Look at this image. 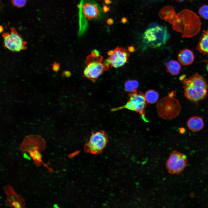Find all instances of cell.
Here are the masks:
<instances>
[{"label": "cell", "instance_id": "6da1fadb", "mask_svg": "<svg viewBox=\"0 0 208 208\" xmlns=\"http://www.w3.org/2000/svg\"><path fill=\"white\" fill-rule=\"evenodd\" d=\"M173 29L182 34V38H190L196 35L201 28L198 16L192 11L185 9L176 14L168 21Z\"/></svg>", "mask_w": 208, "mask_h": 208}, {"label": "cell", "instance_id": "7a4b0ae2", "mask_svg": "<svg viewBox=\"0 0 208 208\" xmlns=\"http://www.w3.org/2000/svg\"><path fill=\"white\" fill-rule=\"evenodd\" d=\"M185 96L194 103H197L207 96L208 85L202 76L196 73L192 76L181 80Z\"/></svg>", "mask_w": 208, "mask_h": 208}, {"label": "cell", "instance_id": "3957f363", "mask_svg": "<svg viewBox=\"0 0 208 208\" xmlns=\"http://www.w3.org/2000/svg\"><path fill=\"white\" fill-rule=\"evenodd\" d=\"M79 9V35L85 31L89 21L99 19L102 16V8L94 0H81L77 5Z\"/></svg>", "mask_w": 208, "mask_h": 208}, {"label": "cell", "instance_id": "277c9868", "mask_svg": "<svg viewBox=\"0 0 208 208\" xmlns=\"http://www.w3.org/2000/svg\"><path fill=\"white\" fill-rule=\"evenodd\" d=\"M103 58L96 50L92 51L86 58V66L83 72V77L95 82L103 72L110 68L108 60L103 61Z\"/></svg>", "mask_w": 208, "mask_h": 208}, {"label": "cell", "instance_id": "5b68a950", "mask_svg": "<svg viewBox=\"0 0 208 208\" xmlns=\"http://www.w3.org/2000/svg\"><path fill=\"white\" fill-rule=\"evenodd\" d=\"M150 25L143 34L144 44L152 48L158 47L165 44L169 37L166 28L154 23Z\"/></svg>", "mask_w": 208, "mask_h": 208}, {"label": "cell", "instance_id": "8992f818", "mask_svg": "<svg viewBox=\"0 0 208 208\" xmlns=\"http://www.w3.org/2000/svg\"><path fill=\"white\" fill-rule=\"evenodd\" d=\"M175 92L170 93L168 96L160 99L157 105L159 116L165 120L175 118L179 113L181 108L180 103L174 96Z\"/></svg>", "mask_w": 208, "mask_h": 208}, {"label": "cell", "instance_id": "52a82bcc", "mask_svg": "<svg viewBox=\"0 0 208 208\" xmlns=\"http://www.w3.org/2000/svg\"><path fill=\"white\" fill-rule=\"evenodd\" d=\"M147 103L144 94L141 92L136 91L129 93V99L125 105L111 109L110 111L114 112L123 109L134 111L138 113L144 121L148 122L145 110Z\"/></svg>", "mask_w": 208, "mask_h": 208}, {"label": "cell", "instance_id": "ba28073f", "mask_svg": "<svg viewBox=\"0 0 208 208\" xmlns=\"http://www.w3.org/2000/svg\"><path fill=\"white\" fill-rule=\"evenodd\" d=\"M108 141V135L104 131H93L86 142L84 150L92 154H100L106 147Z\"/></svg>", "mask_w": 208, "mask_h": 208}, {"label": "cell", "instance_id": "9c48e42d", "mask_svg": "<svg viewBox=\"0 0 208 208\" xmlns=\"http://www.w3.org/2000/svg\"><path fill=\"white\" fill-rule=\"evenodd\" d=\"M4 46L9 50L18 52L26 49V42L24 41L14 28H11L10 33L2 34Z\"/></svg>", "mask_w": 208, "mask_h": 208}, {"label": "cell", "instance_id": "30bf717a", "mask_svg": "<svg viewBox=\"0 0 208 208\" xmlns=\"http://www.w3.org/2000/svg\"><path fill=\"white\" fill-rule=\"evenodd\" d=\"M187 160L185 156L177 151H172L166 162V167L171 174H178L186 166Z\"/></svg>", "mask_w": 208, "mask_h": 208}, {"label": "cell", "instance_id": "8fae6325", "mask_svg": "<svg viewBox=\"0 0 208 208\" xmlns=\"http://www.w3.org/2000/svg\"><path fill=\"white\" fill-rule=\"evenodd\" d=\"M128 49L117 47L107 53L108 59L112 67L118 68L120 67L126 63L130 56V53Z\"/></svg>", "mask_w": 208, "mask_h": 208}, {"label": "cell", "instance_id": "7c38bea8", "mask_svg": "<svg viewBox=\"0 0 208 208\" xmlns=\"http://www.w3.org/2000/svg\"><path fill=\"white\" fill-rule=\"evenodd\" d=\"M178 59L180 63L184 66L192 64L194 59V55L193 52L188 49H185L179 53Z\"/></svg>", "mask_w": 208, "mask_h": 208}, {"label": "cell", "instance_id": "4fadbf2b", "mask_svg": "<svg viewBox=\"0 0 208 208\" xmlns=\"http://www.w3.org/2000/svg\"><path fill=\"white\" fill-rule=\"evenodd\" d=\"M187 126L192 131L197 132L203 129L204 126L203 119L198 116H193L190 118L187 122Z\"/></svg>", "mask_w": 208, "mask_h": 208}, {"label": "cell", "instance_id": "5bb4252c", "mask_svg": "<svg viewBox=\"0 0 208 208\" xmlns=\"http://www.w3.org/2000/svg\"><path fill=\"white\" fill-rule=\"evenodd\" d=\"M196 49L203 55L208 54V29L203 31Z\"/></svg>", "mask_w": 208, "mask_h": 208}, {"label": "cell", "instance_id": "9a60e30c", "mask_svg": "<svg viewBox=\"0 0 208 208\" xmlns=\"http://www.w3.org/2000/svg\"><path fill=\"white\" fill-rule=\"evenodd\" d=\"M175 12L173 6L167 5L164 7L160 11L159 15L160 18L167 21L168 19L173 17Z\"/></svg>", "mask_w": 208, "mask_h": 208}, {"label": "cell", "instance_id": "2e32d148", "mask_svg": "<svg viewBox=\"0 0 208 208\" xmlns=\"http://www.w3.org/2000/svg\"><path fill=\"white\" fill-rule=\"evenodd\" d=\"M166 66L168 70L172 75H176L179 73L181 66L177 61L170 60L166 63Z\"/></svg>", "mask_w": 208, "mask_h": 208}, {"label": "cell", "instance_id": "e0dca14e", "mask_svg": "<svg viewBox=\"0 0 208 208\" xmlns=\"http://www.w3.org/2000/svg\"><path fill=\"white\" fill-rule=\"evenodd\" d=\"M139 86V82L137 80L129 79L125 82L124 90L125 92L131 93L137 91Z\"/></svg>", "mask_w": 208, "mask_h": 208}, {"label": "cell", "instance_id": "ac0fdd59", "mask_svg": "<svg viewBox=\"0 0 208 208\" xmlns=\"http://www.w3.org/2000/svg\"><path fill=\"white\" fill-rule=\"evenodd\" d=\"M144 96L147 102L151 104L156 103L159 98L158 93L153 90H150L147 91Z\"/></svg>", "mask_w": 208, "mask_h": 208}, {"label": "cell", "instance_id": "d6986e66", "mask_svg": "<svg viewBox=\"0 0 208 208\" xmlns=\"http://www.w3.org/2000/svg\"><path fill=\"white\" fill-rule=\"evenodd\" d=\"M198 13L203 19L208 20V5H204L199 9Z\"/></svg>", "mask_w": 208, "mask_h": 208}, {"label": "cell", "instance_id": "ffe728a7", "mask_svg": "<svg viewBox=\"0 0 208 208\" xmlns=\"http://www.w3.org/2000/svg\"><path fill=\"white\" fill-rule=\"evenodd\" d=\"M27 0H12L13 4L18 7H22L25 4Z\"/></svg>", "mask_w": 208, "mask_h": 208}, {"label": "cell", "instance_id": "44dd1931", "mask_svg": "<svg viewBox=\"0 0 208 208\" xmlns=\"http://www.w3.org/2000/svg\"><path fill=\"white\" fill-rule=\"evenodd\" d=\"M34 159L38 161H41L42 159V155L39 152L36 150H34Z\"/></svg>", "mask_w": 208, "mask_h": 208}, {"label": "cell", "instance_id": "7402d4cb", "mask_svg": "<svg viewBox=\"0 0 208 208\" xmlns=\"http://www.w3.org/2000/svg\"><path fill=\"white\" fill-rule=\"evenodd\" d=\"M60 68V64L57 63H55L53 66V69L55 72H57L59 70Z\"/></svg>", "mask_w": 208, "mask_h": 208}, {"label": "cell", "instance_id": "603a6c76", "mask_svg": "<svg viewBox=\"0 0 208 208\" xmlns=\"http://www.w3.org/2000/svg\"><path fill=\"white\" fill-rule=\"evenodd\" d=\"M102 9L103 12L105 13H106L109 12L110 10V8L106 4L103 5Z\"/></svg>", "mask_w": 208, "mask_h": 208}, {"label": "cell", "instance_id": "cb8c5ba5", "mask_svg": "<svg viewBox=\"0 0 208 208\" xmlns=\"http://www.w3.org/2000/svg\"><path fill=\"white\" fill-rule=\"evenodd\" d=\"M106 23L108 25H111L113 24L114 21L112 18H109L107 20Z\"/></svg>", "mask_w": 208, "mask_h": 208}, {"label": "cell", "instance_id": "d4e9b609", "mask_svg": "<svg viewBox=\"0 0 208 208\" xmlns=\"http://www.w3.org/2000/svg\"><path fill=\"white\" fill-rule=\"evenodd\" d=\"M29 156L26 153H24L23 154V156L24 158L29 160H30L31 159V157Z\"/></svg>", "mask_w": 208, "mask_h": 208}, {"label": "cell", "instance_id": "484cf974", "mask_svg": "<svg viewBox=\"0 0 208 208\" xmlns=\"http://www.w3.org/2000/svg\"><path fill=\"white\" fill-rule=\"evenodd\" d=\"M63 75L64 76L68 77L70 76L71 73L70 72L68 71H65L63 72Z\"/></svg>", "mask_w": 208, "mask_h": 208}, {"label": "cell", "instance_id": "4316f807", "mask_svg": "<svg viewBox=\"0 0 208 208\" xmlns=\"http://www.w3.org/2000/svg\"><path fill=\"white\" fill-rule=\"evenodd\" d=\"M29 154L30 156L33 159L34 158V151H29Z\"/></svg>", "mask_w": 208, "mask_h": 208}, {"label": "cell", "instance_id": "83f0119b", "mask_svg": "<svg viewBox=\"0 0 208 208\" xmlns=\"http://www.w3.org/2000/svg\"><path fill=\"white\" fill-rule=\"evenodd\" d=\"M121 21L122 23L125 24L127 23V21L126 17H123L121 18Z\"/></svg>", "mask_w": 208, "mask_h": 208}, {"label": "cell", "instance_id": "f1b7e54d", "mask_svg": "<svg viewBox=\"0 0 208 208\" xmlns=\"http://www.w3.org/2000/svg\"><path fill=\"white\" fill-rule=\"evenodd\" d=\"M14 206L15 208H20L21 207L20 204L18 202H15V204Z\"/></svg>", "mask_w": 208, "mask_h": 208}, {"label": "cell", "instance_id": "f546056e", "mask_svg": "<svg viewBox=\"0 0 208 208\" xmlns=\"http://www.w3.org/2000/svg\"><path fill=\"white\" fill-rule=\"evenodd\" d=\"M104 2L106 5H109L112 3L111 0H104Z\"/></svg>", "mask_w": 208, "mask_h": 208}, {"label": "cell", "instance_id": "4dcf8cb0", "mask_svg": "<svg viewBox=\"0 0 208 208\" xmlns=\"http://www.w3.org/2000/svg\"><path fill=\"white\" fill-rule=\"evenodd\" d=\"M128 49L130 52H132L134 50V48L133 47H129Z\"/></svg>", "mask_w": 208, "mask_h": 208}, {"label": "cell", "instance_id": "1f68e13d", "mask_svg": "<svg viewBox=\"0 0 208 208\" xmlns=\"http://www.w3.org/2000/svg\"><path fill=\"white\" fill-rule=\"evenodd\" d=\"M185 0H176V1H177V2H182L184 1H185ZM188 0L192 1V0Z\"/></svg>", "mask_w": 208, "mask_h": 208}, {"label": "cell", "instance_id": "d6a6232c", "mask_svg": "<svg viewBox=\"0 0 208 208\" xmlns=\"http://www.w3.org/2000/svg\"><path fill=\"white\" fill-rule=\"evenodd\" d=\"M53 207H54V208H58V205H57V204H54L53 205Z\"/></svg>", "mask_w": 208, "mask_h": 208}, {"label": "cell", "instance_id": "836d02e7", "mask_svg": "<svg viewBox=\"0 0 208 208\" xmlns=\"http://www.w3.org/2000/svg\"><path fill=\"white\" fill-rule=\"evenodd\" d=\"M0 30L1 32H2L3 31V27L1 26H0Z\"/></svg>", "mask_w": 208, "mask_h": 208}]
</instances>
